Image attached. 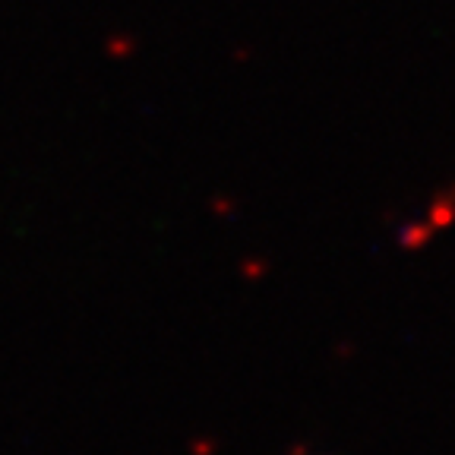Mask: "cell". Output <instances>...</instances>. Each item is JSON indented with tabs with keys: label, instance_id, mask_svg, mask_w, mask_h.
<instances>
[{
	"label": "cell",
	"instance_id": "1",
	"mask_svg": "<svg viewBox=\"0 0 455 455\" xmlns=\"http://www.w3.org/2000/svg\"><path fill=\"white\" fill-rule=\"evenodd\" d=\"M300 455H323V452H300Z\"/></svg>",
	"mask_w": 455,
	"mask_h": 455
}]
</instances>
